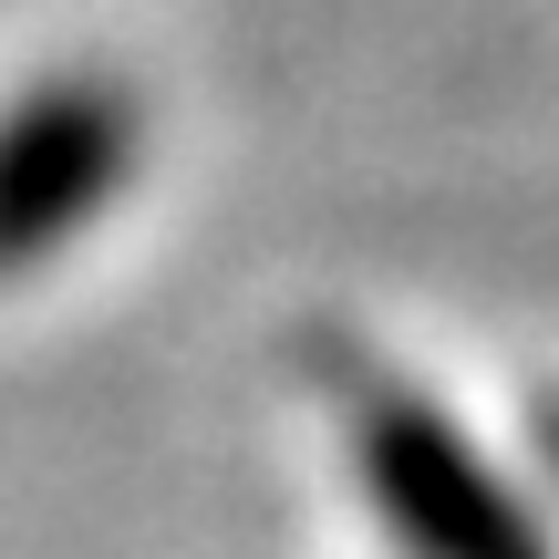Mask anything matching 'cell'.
<instances>
[{"label": "cell", "mask_w": 559, "mask_h": 559, "mask_svg": "<svg viewBox=\"0 0 559 559\" xmlns=\"http://www.w3.org/2000/svg\"><path fill=\"white\" fill-rule=\"evenodd\" d=\"M353 456H362V487H373L404 559H539V528L519 519V498L487 477V456L436 404L394 394V383H362Z\"/></svg>", "instance_id": "cell-1"}, {"label": "cell", "mask_w": 559, "mask_h": 559, "mask_svg": "<svg viewBox=\"0 0 559 559\" xmlns=\"http://www.w3.org/2000/svg\"><path fill=\"white\" fill-rule=\"evenodd\" d=\"M124 156H135V115L115 83H52L21 104L0 124V270L94 218L124 187Z\"/></svg>", "instance_id": "cell-2"}, {"label": "cell", "mask_w": 559, "mask_h": 559, "mask_svg": "<svg viewBox=\"0 0 559 559\" xmlns=\"http://www.w3.org/2000/svg\"><path fill=\"white\" fill-rule=\"evenodd\" d=\"M539 559H549V549H539Z\"/></svg>", "instance_id": "cell-3"}]
</instances>
